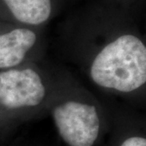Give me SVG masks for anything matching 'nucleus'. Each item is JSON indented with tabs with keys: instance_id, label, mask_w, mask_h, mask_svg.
<instances>
[{
	"instance_id": "nucleus-1",
	"label": "nucleus",
	"mask_w": 146,
	"mask_h": 146,
	"mask_svg": "<svg viewBox=\"0 0 146 146\" xmlns=\"http://www.w3.org/2000/svg\"><path fill=\"white\" fill-rule=\"evenodd\" d=\"M89 77L97 86L130 94L146 83V46L140 37L127 33L106 43L93 58Z\"/></svg>"
},
{
	"instance_id": "nucleus-2",
	"label": "nucleus",
	"mask_w": 146,
	"mask_h": 146,
	"mask_svg": "<svg viewBox=\"0 0 146 146\" xmlns=\"http://www.w3.org/2000/svg\"><path fill=\"white\" fill-rule=\"evenodd\" d=\"M52 117L59 136L69 146H93L98 138L101 121L94 105L67 100L54 107Z\"/></svg>"
},
{
	"instance_id": "nucleus-3",
	"label": "nucleus",
	"mask_w": 146,
	"mask_h": 146,
	"mask_svg": "<svg viewBox=\"0 0 146 146\" xmlns=\"http://www.w3.org/2000/svg\"><path fill=\"white\" fill-rule=\"evenodd\" d=\"M46 96V84L35 69L14 68L0 72V104L7 109L34 108Z\"/></svg>"
},
{
	"instance_id": "nucleus-4",
	"label": "nucleus",
	"mask_w": 146,
	"mask_h": 146,
	"mask_svg": "<svg viewBox=\"0 0 146 146\" xmlns=\"http://www.w3.org/2000/svg\"><path fill=\"white\" fill-rule=\"evenodd\" d=\"M34 32L26 28H18L0 34V69L16 68L25 59L36 45Z\"/></svg>"
},
{
	"instance_id": "nucleus-5",
	"label": "nucleus",
	"mask_w": 146,
	"mask_h": 146,
	"mask_svg": "<svg viewBox=\"0 0 146 146\" xmlns=\"http://www.w3.org/2000/svg\"><path fill=\"white\" fill-rule=\"evenodd\" d=\"M11 14L23 24L38 25L51 14L50 0H3Z\"/></svg>"
},
{
	"instance_id": "nucleus-6",
	"label": "nucleus",
	"mask_w": 146,
	"mask_h": 146,
	"mask_svg": "<svg viewBox=\"0 0 146 146\" xmlns=\"http://www.w3.org/2000/svg\"><path fill=\"white\" fill-rule=\"evenodd\" d=\"M120 146H146V139L143 136H131L123 141Z\"/></svg>"
}]
</instances>
